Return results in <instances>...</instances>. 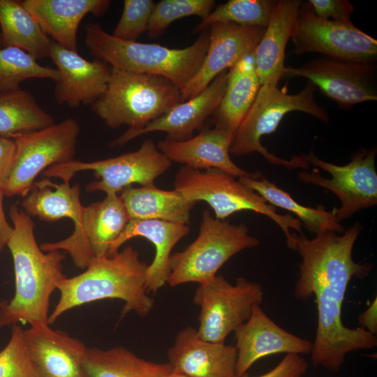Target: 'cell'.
Here are the masks:
<instances>
[{"instance_id": "obj_32", "label": "cell", "mask_w": 377, "mask_h": 377, "mask_svg": "<svg viewBox=\"0 0 377 377\" xmlns=\"http://www.w3.org/2000/svg\"><path fill=\"white\" fill-rule=\"evenodd\" d=\"M54 124L29 91L19 88L0 92V136L13 140Z\"/></svg>"}, {"instance_id": "obj_44", "label": "cell", "mask_w": 377, "mask_h": 377, "mask_svg": "<svg viewBox=\"0 0 377 377\" xmlns=\"http://www.w3.org/2000/svg\"><path fill=\"white\" fill-rule=\"evenodd\" d=\"M3 47L2 46V40H1V34H0V47Z\"/></svg>"}, {"instance_id": "obj_13", "label": "cell", "mask_w": 377, "mask_h": 377, "mask_svg": "<svg viewBox=\"0 0 377 377\" xmlns=\"http://www.w3.org/2000/svg\"><path fill=\"white\" fill-rule=\"evenodd\" d=\"M293 54L319 53L343 59L374 61L377 40L353 22H334L318 17L309 2L300 6L291 36Z\"/></svg>"}, {"instance_id": "obj_39", "label": "cell", "mask_w": 377, "mask_h": 377, "mask_svg": "<svg viewBox=\"0 0 377 377\" xmlns=\"http://www.w3.org/2000/svg\"><path fill=\"white\" fill-rule=\"evenodd\" d=\"M308 369L309 363L301 355L286 354L272 369L256 377H302ZM239 377L250 376L245 373Z\"/></svg>"}, {"instance_id": "obj_33", "label": "cell", "mask_w": 377, "mask_h": 377, "mask_svg": "<svg viewBox=\"0 0 377 377\" xmlns=\"http://www.w3.org/2000/svg\"><path fill=\"white\" fill-rule=\"evenodd\" d=\"M278 1L229 0L220 4L197 25L202 31L216 22H231L243 27L266 28Z\"/></svg>"}, {"instance_id": "obj_12", "label": "cell", "mask_w": 377, "mask_h": 377, "mask_svg": "<svg viewBox=\"0 0 377 377\" xmlns=\"http://www.w3.org/2000/svg\"><path fill=\"white\" fill-rule=\"evenodd\" d=\"M376 155L375 147L361 149L352 155L348 163L339 165L319 158L311 151L301 156L309 165L326 171L331 177H323L319 170L313 169L300 172L299 178L304 183L326 188L337 196L341 205L335 208V215L341 223L355 212L377 205Z\"/></svg>"}, {"instance_id": "obj_25", "label": "cell", "mask_w": 377, "mask_h": 377, "mask_svg": "<svg viewBox=\"0 0 377 377\" xmlns=\"http://www.w3.org/2000/svg\"><path fill=\"white\" fill-rule=\"evenodd\" d=\"M301 0H279L254 51L261 85L277 86L284 76L286 48L294 30Z\"/></svg>"}, {"instance_id": "obj_21", "label": "cell", "mask_w": 377, "mask_h": 377, "mask_svg": "<svg viewBox=\"0 0 377 377\" xmlns=\"http://www.w3.org/2000/svg\"><path fill=\"white\" fill-rule=\"evenodd\" d=\"M168 357L172 371L187 377H237L235 346L204 340L192 327L177 333Z\"/></svg>"}, {"instance_id": "obj_23", "label": "cell", "mask_w": 377, "mask_h": 377, "mask_svg": "<svg viewBox=\"0 0 377 377\" xmlns=\"http://www.w3.org/2000/svg\"><path fill=\"white\" fill-rule=\"evenodd\" d=\"M22 3L43 32L54 43L77 52L78 27L88 14L101 16L110 0H24Z\"/></svg>"}, {"instance_id": "obj_5", "label": "cell", "mask_w": 377, "mask_h": 377, "mask_svg": "<svg viewBox=\"0 0 377 377\" xmlns=\"http://www.w3.org/2000/svg\"><path fill=\"white\" fill-rule=\"evenodd\" d=\"M179 103L180 89L167 78L111 68L106 90L91 109L110 128L136 130Z\"/></svg>"}, {"instance_id": "obj_15", "label": "cell", "mask_w": 377, "mask_h": 377, "mask_svg": "<svg viewBox=\"0 0 377 377\" xmlns=\"http://www.w3.org/2000/svg\"><path fill=\"white\" fill-rule=\"evenodd\" d=\"M130 219L119 195L108 193L102 201L84 207L80 223L68 237L40 247L45 252L65 251L77 267L86 269L94 258L108 255Z\"/></svg>"}, {"instance_id": "obj_34", "label": "cell", "mask_w": 377, "mask_h": 377, "mask_svg": "<svg viewBox=\"0 0 377 377\" xmlns=\"http://www.w3.org/2000/svg\"><path fill=\"white\" fill-rule=\"evenodd\" d=\"M57 68L40 65L25 51L14 47H0V92L20 88V84L31 78L58 80Z\"/></svg>"}, {"instance_id": "obj_6", "label": "cell", "mask_w": 377, "mask_h": 377, "mask_svg": "<svg viewBox=\"0 0 377 377\" xmlns=\"http://www.w3.org/2000/svg\"><path fill=\"white\" fill-rule=\"evenodd\" d=\"M316 89L308 81L299 93L288 94L277 86L261 85L253 105L233 135L230 154L244 156L258 152L276 165L289 170L306 169L309 165L301 155L290 160L281 158L270 153L260 139L264 135L274 133L283 117L293 111L302 112L329 123L328 112L315 99Z\"/></svg>"}, {"instance_id": "obj_37", "label": "cell", "mask_w": 377, "mask_h": 377, "mask_svg": "<svg viewBox=\"0 0 377 377\" xmlns=\"http://www.w3.org/2000/svg\"><path fill=\"white\" fill-rule=\"evenodd\" d=\"M155 3L152 0H124L122 14L112 35L136 41L147 31Z\"/></svg>"}, {"instance_id": "obj_2", "label": "cell", "mask_w": 377, "mask_h": 377, "mask_svg": "<svg viewBox=\"0 0 377 377\" xmlns=\"http://www.w3.org/2000/svg\"><path fill=\"white\" fill-rule=\"evenodd\" d=\"M13 231L8 241L13 260L15 290L13 298L0 304V328L17 323L47 325L50 300L66 276L60 251H42L34 236V223L16 204L9 209Z\"/></svg>"}, {"instance_id": "obj_24", "label": "cell", "mask_w": 377, "mask_h": 377, "mask_svg": "<svg viewBox=\"0 0 377 377\" xmlns=\"http://www.w3.org/2000/svg\"><path fill=\"white\" fill-rule=\"evenodd\" d=\"M189 231L190 228L186 224L156 219H131L111 244L108 256L118 252L126 242L135 237H143L150 241L155 246L156 253L147 270L146 289L148 293H155L168 281L172 249Z\"/></svg>"}, {"instance_id": "obj_43", "label": "cell", "mask_w": 377, "mask_h": 377, "mask_svg": "<svg viewBox=\"0 0 377 377\" xmlns=\"http://www.w3.org/2000/svg\"><path fill=\"white\" fill-rule=\"evenodd\" d=\"M166 377H187L184 375H181L175 372H171L170 374H168Z\"/></svg>"}, {"instance_id": "obj_18", "label": "cell", "mask_w": 377, "mask_h": 377, "mask_svg": "<svg viewBox=\"0 0 377 377\" xmlns=\"http://www.w3.org/2000/svg\"><path fill=\"white\" fill-rule=\"evenodd\" d=\"M50 58L59 75L54 90L58 104L70 108L92 105L105 91L111 74V67L105 62L88 61L54 41Z\"/></svg>"}, {"instance_id": "obj_35", "label": "cell", "mask_w": 377, "mask_h": 377, "mask_svg": "<svg viewBox=\"0 0 377 377\" xmlns=\"http://www.w3.org/2000/svg\"><path fill=\"white\" fill-rule=\"evenodd\" d=\"M215 6L214 0H161L155 3L148 28L147 35L154 39L174 21L196 15L205 19Z\"/></svg>"}, {"instance_id": "obj_26", "label": "cell", "mask_w": 377, "mask_h": 377, "mask_svg": "<svg viewBox=\"0 0 377 377\" xmlns=\"http://www.w3.org/2000/svg\"><path fill=\"white\" fill-rule=\"evenodd\" d=\"M260 86L253 52L228 70L226 91L213 114L214 127L234 135L253 105Z\"/></svg>"}, {"instance_id": "obj_42", "label": "cell", "mask_w": 377, "mask_h": 377, "mask_svg": "<svg viewBox=\"0 0 377 377\" xmlns=\"http://www.w3.org/2000/svg\"><path fill=\"white\" fill-rule=\"evenodd\" d=\"M3 195V192L0 188V251L7 245L13 231V227L8 223L4 213Z\"/></svg>"}, {"instance_id": "obj_16", "label": "cell", "mask_w": 377, "mask_h": 377, "mask_svg": "<svg viewBox=\"0 0 377 377\" xmlns=\"http://www.w3.org/2000/svg\"><path fill=\"white\" fill-rule=\"evenodd\" d=\"M266 28L216 22L209 27V43L201 66L182 89L181 102L204 90L221 72L229 70L255 51Z\"/></svg>"}, {"instance_id": "obj_3", "label": "cell", "mask_w": 377, "mask_h": 377, "mask_svg": "<svg viewBox=\"0 0 377 377\" xmlns=\"http://www.w3.org/2000/svg\"><path fill=\"white\" fill-rule=\"evenodd\" d=\"M147 268L138 251L131 246L94 258L84 272L66 276L59 283L60 297L49 314V325L68 310L108 298L124 302L121 318L131 311L142 317L147 316L154 307V300L146 289Z\"/></svg>"}, {"instance_id": "obj_1", "label": "cell", "mask_w": 377, "mask_h": 377, "mask_svg": "<svg viewBox=\"0 0 377 377\" xmlns=\"http://www.w3.org/2000/svg\"><path fill=\"white\" fill-rule=\"evenodd\" d=\"M356 222L341 235L325 232L309 239L292 232L288 247L301 257L300 274L294 288L298 300L314 297L317 327L311 351V363L330 371H338L348 354L372 349L376 335L357 327H346L342 320V306L348 283L353 278L367 277L373 267L357 263L353 249L361 232Z\"/></svg>"}, {"instance_id": "obj_41", "label": "cell", "mask_w": 377, "mask_h": 377, "mask_svg": "<svg viewBox=\"0 0 377 377\" xmlns=\"http://www.w3.org/2000/svg\"><path fill=\"white\" fill-rule=\"evenodd\" d=\"M377 300L376 297L369 306L358 316V327L371 334H377Z\"/></svg>"}, {"instance_id": "obj_30", "label": "cell", "mask_w": 377, "mask_h": 377, "mask_svg": "<svg viewBox=\"0 0 377 377\" xmlns=\"http://www.w3.org/2000/svg\"><path fill=\"white\" fill-rule=\"evenodd\" d=\"M83 366L89 377H166L172 372L168 362L145 360L120 346L87 348Z\"/></svg>"}, {"instance_id": "obj_11", "label": "cell", "mask_w": 377, "mask_h": 377, "mask_svg": "<svg viewBox=\"0 0 377 377\" xmlns=\"http://www.w3.org/2000/svg\"><path fill=\"white\" fill-rule=\"evenodd\" d=\"M262 286L244 277L235 284L222 275L200 284L193 303L200 308L198 335L204 340L223 343L228 334L251 316L256 306L263 301Z\"/></svg>"}, {"instance_id": "obj_31", "label": "cell", "mask_w": 377, "mask_h": 377, "mask_svg": "<svg viewBox=\"0 0 377 377\" xmlns=\"http://www.w3.org/2000/svg\"><path fill=\"white\" fill-rule=\"evenodd\" d=\"M243 184L255 191L269 204L288 210L297 216L304 227L315 235L334 232L341 234L343 226L338 222L335 208L328 211L323 205L307 207L298 203L290 195L263 175L258 178H238Z\"/></svg>"}, {"instance_id": "obj_38", "label": "cell", "mask_w": 377, "mask_h": 377, "mask_svg": "<svg viewBox=\"0 0 377 377\" xmlns=\"http://www.w3.org/2000/svg\"><path fill=\"white\" fill-rule=\"evenodd\" d=\"M316 16L334 22H352L354 6L348 0H309Z\"/></svg>"}, {"instance_id": "obj_22", "label": "cell", "mask_w": 377, "mask_h": 377, "mask_svg": "<svg viewBox=\"0 0 377 377\" xmlns=\"http://www.w3.org/2000/svg\"><path fill=\"white\" fill-rule=\"evenodd\" d=\"M233 134L216 128L205 129L183 141L164 139L156 145L171 162L196 170L216 168L237 177L258 178L259 171L249 172L236 165L230 156Z\"/></svg>"}, {"instance_id": "obj_14", "label": "cell", "mask_w": 377, "mask_h": 377, "mask_svg": "<svg viewBox=\"0 0 377 377\" xmlns=\"http://www.w3.org/2000/svg\"><path fill=\"white\" fill-rule=\"evenodd\" d=\"M374 61L323 56L299 67H286L284 76L307 79L340 109L377 100V66Z\"/></svg>"}, {"instance_id": "obj_28", "label": "cell", "mask_w": 377, "mask_h": 377, "mask_svg": "<svg viewBox=\"0 0 377 377\" xmlns=\"http://www.w3.org/2000/svg\"><path fill=\"white\" fill-rule=\"evenodd\" d=\"M78 184L70 186V182H52L45 177L34 183L28 193L23 196L21 206L29 216L52 222L61 218H68L79 226L84 207L80 198Z\"/></svg>"}, {"instance_id": "obj_20", "label": "cell", "mask_w": 377, "mask_h": 377, "mask_svg": "<svg viewBox=\"0 0 377 377\" xmlns=\"http://www.w3.org/2000/svg\"><path fill=\"white\" fill-rule=\"evenodd\" d=\"M29 356L38 377H89L83 366L87 346L50 325L24 330Z\"/></svg>"}, {"instance_id": "obj_8", "label": "cell", "mask_w": 377, "mask_h": 377, "mask_svg": "<svg viewBox=\"0 0 377 377\" xmlns=\"http://www.w3.org/2000/svg\"><path fill=\"white\" fill-rule=\"evenodd\" d=\"M260 244L244 224H231L202 213L199 234L183 251L171 255L167 283L172 287L195 282L203 284L237 253Z\"/></svg>"}, {"instance_id": "obj_19", "label": "cell", "mask_w": 377, "mask_h": 377, "mask_svg": "<svg viewBox=\"0 0 377 377\" xmlns=\"http://www.w3.org/2000/svg\"><path fill=\"white\" fill-rule=\"evenodd\" d=\"M228 70L219 74L195 96L179 103L170 110L140 129H127L110 142V147L121 146L130 140L151 132L167 134L165 139L183 141L193 137L204 121L218 108L226 89Z\"/></svg>"}, {"instance_id": "obj_40", "label": "cell", "mask_w": 377, "mask_h": 377, "mask_svg": "<svg viewBox=\"0 0 377 377\" xmlns=\"http://www.w3.org/2000/svg\"><path fill=\"white\" fill-rule=\"evenodd\" d=\"M15 150L14 140L0 136V188L2 191L10 172Z\"/></svg>"}, {"instance_id": "obj_7", "label": "cell", "mask_w": 377, "mask_h": 377, "mask_svg": "<svg viewBox=\"0 0 377 377\" xmlns=\"http://www.w3.org/2000/svg\"><path fill=\"white\" fill-rule=\"evenodd\" d=\"M229 173L216 168L202 171L182 165L175 175V189L188 200L205 201L213 209L215 218L224 220L242 211L263 214L283 232L286 242L291 229L302 233L301 222L290 214H280L255 191Z\"/></svg>"}, {"instance_id": "obj_9", "label": "cell", "mask_w": 377, "mask_h": 377, "mask_svg": "<svg viewBox=\"0 0 377 377\" xmlns=\"http://www.w3.org/2000/svg\"><path fill=\"white\" fill-rule=\"evenodd\" d=\"M80 126L73 118L15 138V150L4 195L24 196L39 173L73 160Z\"/></svg>"}, {"instance_id": "obj_27", "label": "cell", "mask_w": 377, "mask_h": 377, "mask_svg": "<svg viewBox=\"0 0 377 377\" xmlns=\"http://www.w3.org/2000/svg\"><path fill=\"white\" fill-rule=\"evenodd\" d=\"M119 196L131 219H156L188 225L195 201L179 191L163 190L153 186H129Z\"/></svg>"}, {"instance_id": "obj_4", "label": "cell", "mask_w": 377, "mask_h": 377, "mask_svg": "<svg viewBox=\"0 0 377 377\" xmlns=\"http://www.w3.org/2000/svg\"><path fill=\"white\" fill-rule=\"evenodd\" d=\"M84 43L96 59L129 72L151 74L169 80L182 89L196 74L205 57L209 28L191 45L181 49L118 38L98 23L85 26Z\"/></svg>"}, {"instance_id": "obj_36", "label": "cell", "mask_w": 377, "mask_h": 377, "mask_svg": "<svg viewBox=\"0 0 377 377\" xmlns=\"http://www.w3.org/2000/svg\"><path fill=\"white\" fill-rule=\"evenodd\" d=\"M0 377H38L31 362L24 330L13 326L8 343L0 350Z\"/></svg>"}, {"instance_id": "obj_10", "label": "cell", "mask_w": 377, "mask_h": 377, "mask_svg": "<svg viewBox=\"0 0 377 377\" xmlns=\"http://www.w3.org/2000/svg\"><path fill=\"white\" fill-rule=\"evenodd\" d=\"M170 165L171 161L158 150L156 144L149 139L135 151L92 162L72 160L48 168L44 170L43 175L70 182L76 172L91 170L100 179L89 184L86 187L87 191L118 194L133 184L141 186L155 185V180Z\"/></svg>"}, {"instance_id": "obj_29", "label": "cell", "mask_w": 377, "mask_h": 377, "mask_svg": "<svg viewBox=\"0 0 377 377\" xmlns=\"http://www.w3.org/2000/svg\"><path fill=\"white\" fill-rule=\"evenodd\" d=\"M3 47H14L36 60L50 57L52 40L43 32L22 1L0 0Z\"/></svg>"}, {"instance_id": "obj_17", "label": "cell", "mask_w": 377, "mask_h": 377, "mask_svg": "<svg viewBox=\"0 0 377 377\" xmlns=\"http://www.w3.org/2000/svg\"><path fill=\"white\" fill-rule=\"evenodd\" d=\"M237 377L247 372L258 360L286 353L310 354L312 342L284 330L260 307L256 306L249 318L235 331Z\"/></svg>"}]
</instances>
